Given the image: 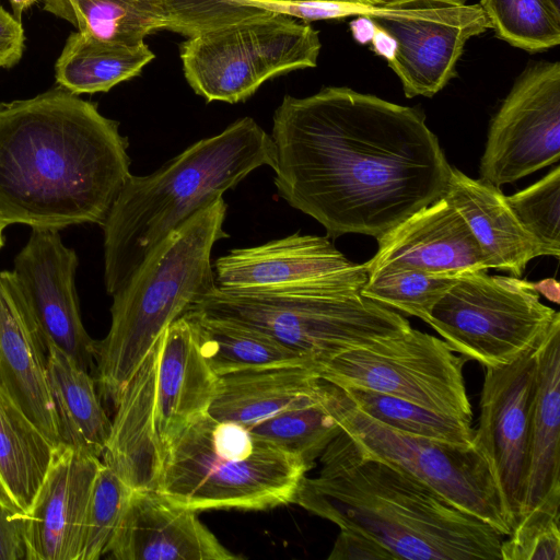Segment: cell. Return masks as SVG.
<instances>
[{"label": "cell", "mask_w": 560, "mask_h": 560, "mask_svg": "<svg viewBox=\"0 0 560 560\" xmlns=\"http://www.w3.org/2000/svg\"><path fill=\"white\" fill-rule=\"evenodd\" d=\"M560 158V62L527 67L491 120L480 179L510 184Z\"/></svg>", "instance_id": "cell-13"}, {"label": "cell", "mask_w": 560, "mask_h": 560, "mask_svg": "<svg viewBox=\"0 0 560 560\" xmlns=\"http://www.w3.org/2000/svg\"><path fill=\"white\" fill-rule=\"evenodd\" d=\"M224 290L332 288L360 292L365 264H355L324 236L299 233L265 244L235 248L213 264Z\"/></svg>", "instance_id": "cell-15"}, {"label": "cell", "mask_w": 560, "mask_h": 560, "mask_svg": "<svg viewBox=\"0 0 560 560\" xmlns=\"http://www.w3.org/2000/svg\"><path fill=\"white\" fill-rule=\"evenodd\" d=\"M5 229V225L0 221V249L2 248L4 244V237H3V231Z\"/></svg>", "instance_id": "cell-45"}, {"label": "cell", "mask_w": 560, "mask_h": 560, "mask_svg": "<svg viewBox=\"0 0 560 560\" xmlns=\"http://www.w3.org/2000/svg\"><path fill=\"white\" fill-rule=\"evenodd\" d=\"M466 361L443 339L410 327L345 351L315 369L322 380L341 388L378 392L471 423L463 374Z\"/></svg>", "instance_id": "cell-12"}, {"label": "cell", "mask_w": 560, "mask_h": 560, "mask_svg": "<svg viewBox=\"0 0 560 560\" xmlns=\"http://www.w3.org/2000/svg\"><path fill=\"white\" fill-rule=\"evenodd\" d=\"M556 7L560 8V0H550Z\"/></svg>", "instance_id": "cell-46"}, {"label": "cell", "mask_w": 560, "mask_h": 560, "mask_svg": "<svg viewBox=\"0 0 560 560\" xmlns=\"http://www.w3.org/2000/svg\"><path fill=\"white\" fill-rule=\"evenodd\" d=\"M22 514L0 499V560L25 559Z\"/></svg>", "instance_id": "cell-39"}, {"label": "cell", "mask_w": 560, "mask_h": 560, "mask_svg": "<svg viewBox=\"0 0 560 560\" xmlns=\"http://www.w3.org/2000/svg\"><path fill=\"white\" fill-rule=\"evenodd\" d=\"M117 560H234L196 511L155 490H133L108 552Z\"/></svg>", "instance_id": "cell-20"}, {"label": "cell", "mask_w": 560, "mask_h": 560, "mask_svg": "<svg viewBox=\"0 0 560 560\" xmlns=\"http://www.w3.org/2000/svg\"><path fill=\"white\" fill-rule=\"evenodd\" d=\"M154 58L145 43L112 44L78 31L66 40L55 65V78L58 86L77 95L107 92L138 75Z\"/></svg>", "instance_id": "cell-28"}, {"label": "cell", "mask_w": 560, "mask_h": 560, "mask_svg": "<svg viewBox=\"0 0 560 560\" xmlns=\"http://www.w3.org/2000/svg\"><path fill=\"white\" fill-rule=\"evenodd\" d=\"M287 0H164L170 31L192 37L200 33L271 13L259 2Z\"/></svg>", "instance_id": "cell-37"}, {"label": "cell", "mask_w": 560, "mask_h": 560, "mask_svg": "<svg viewBox=\"0 0 560 560\" xmlns=\"http://www.w3.org/2000/svg\"><path fill=\"white\" fill-rule=\"evenodd\" d=\"M560 314L542 337L522 515L560 508Z\"/></svg>", "instance_id": "cell-23"}, {"label": "cell", "mask_w": 560, "mask_h": 560, "mask_svg": "<svg viewBox=\"0 0 560 560\" xmlns=\"http://www.w3.org/2000/svg\"><path fill=\"white\" fill-rule=\"evenodd\" d=\"M328 559L387 560L390 557L385 550L368 538L340 529Z\"/></svg>", "instance_id": "cell-40"}, {"label": "cell", "mask_w": 560, "mask_h": 560, "mask_svg": "<svg viewBox=\"0 0 560 560\" xmlns=\"http://www.w3.org/2000/svg\"><path fill=\"white\" fill-rule=\"evenodd\" d=\"M77 267L78 256L63 244L59 230L32 229L12 271L46 345L60 349L90 372L97 341L82 323L74 284Z\"/></svg>", "instance_id": "cell-16"}, {"label": "cell", "mask_w": 560, "mask_h": 560, "mask_svg": "<svg viewBox=\"0 0 560 560\" xmlns=\"http://www.w3.org/2000/svg\"><path fill=\"white\" fill-rule=\"evenodd\" d=\"M159 340L129 381L117 402L102 455L132 490H156L165 455L155 428Z\"/></svg>", "instance_id": "cell-22"}, {"label": "cell", "mask_w": 560, "mask_h": 560, "mask_svg": "<svg viewBox=\"0 0 560 560\" xmlns=\"http://www.w3.org/2000/svg\"><path fill=\"white\" fill-rule=\"evenodd\" d=\"M532 290L544 295L547 300L558 304L560 302V284L553 278L544 279L537 282L528 281Z\"/></svg>", "instance_id": "cell-42"}, {"label": "cell", "mask_w": 560, "mask_h": 560, "mask_svg": "<svg viewBox=\"0 0 560 560\" xmlns=\"http://www.w3.org/2000/svg\"><path fill=\"white\" fill-rule=\"evenodd\" d=\"M37 1L38 0H10L13 10V16L21 21L22 13Z\"/></svg>", "instance_id": "cell-44"}, {"label": "cell", "mask_w": 560, "mask_h": 560, "mask_svg": "<svg viewBox=\"0 0 560 560\" xmlns=\"http://www.w3.org/2000/svg\"><path fill=\"white\" fill-rule=\"evenodd\" d=\"M219 197L184 222L113 295L108 334L97 341L100 394L114 406L164 330L215 288L211 252L228 234Z\"/></svg>", "instance_id": "cell-5"}, {"label": "cell", "mask_w": 560, "mask_h": 560, "mask_svg": "<svg viewBox=\"0 0 560 560\" xmlns=\"http://www.w3.org/2000/svg\"><path fill=\"white\" fill-rule=\"evenodd\" d=\"M319 51L310 24L271 12L188 37L180 59L196 94L234 104L276 75L316 67Z\"/></svg>", "instance_id": "cell-9"}, {"label": "cell", "mask_w": 560, "mask_h": 560, "mask_svg": "<svg viewBox=\"0 0 560 560\" xmlns=\"http://www.w3.org/2000/svg\"><path fill=\"white\" fill-rule=\"evenodd\" d=\"M264 165H273L271 137L244 117L195 142L152 174H131L102 224L107 294L118 292L191 215Z\"/></svg>", "instance_id": "cell-4"}, {"label": "cell", "mask_w": 560, "mask_h": 560, "mask_svg": "<svg viewBox=\"0 0 560 560\" xmlns=\"http://www.w3.org/2000/svg\"><path fill=\"white\" fill-rule=\"evenodd\" d=\"M342 15H357L370 26L373 49L387 60L409 98L431 97L440 92L456 75L467 40L490 28L480 4H468L466 0L342 5Z\"/></svg>", "instance_id": "cell-10"}, {"label": "cell", "mask_w": 560, "mask_h": 560, "mask_svg": "<svg viewBox=\"0 0 560 560\" xmlns=\"http://www.w3.org/2000/svg\"><path fill=\"white\" fill-rule=\"evenodd\" d=\"M219 376L200 347L194 319L184 314L159 339L155 428L164 455L175 438L209 411Z\"/></svg>", "instance_id": "cell-21"}, {"label": "cell", "mask_w": 560, "mask_h": 560, "mask_svg": "<svg viewBox=\"0 0 560 560\" xmlns=\"http://www.w3.org/2000/svg\"><path fill=\"white\" fill-rule=\"evenodd\" d=\"M189 311L258 329L314 366L411 327L393 308L360 292L332 288L224 290L217 287Z\"/></svg>", "instance_id": "cell-7"}, {"label": "cell", "mask_w": 560, "mask_h": 560, "mask_svg": "<svg viewBox=\"0 0 560 560\" xmlns=\"http://www.w3.org/2000/svg\"><path fill=\"white\" fill-rule=\"evenodd\" d=\"M100 457L60 444L45 479L22 515L26 560H78Z\"/></svg>", "instance_id": "cell-17"}, {"label": "cell", "mask_w": 560, "mask_h": 560, "mask_svg": "<svg viewBox=\"0 0 560 560\" xmlns=\"http://www.w3.org/2000/svg\"><path fill=\"white\" fill-rule=\"evenodd\" d=\"M313 1H322L329 2L336 4H342L347 7H381L386 5L392 2H396L398 0H313Z\"/></svg>", "instance_id": "cell-43"}, {"label": "cell", "mask_w": 560, "mask_h": 560, "mask_svg": "<svg viewBox=\"0 0 560 560\" xmlns=\"http://www.w3.org/2000/svg\"><path fill=\"white\" fill-rule=\"evenodd\" d=\"M541 339L515 361L486 368L475 430V442L491 466L512 529L524 503Z\"/></svg>", "instance_id": "cell-14"}, {"label": "cell", "mask_w": 560, "mask_h": 560, "mask_svg": "<svg viewBox=\"0 0 560 560\" xmlns=\"http://www.w3.org/2000/svg\"><path fill=\"white\" fill-rule=\"evenodd\" d=\"M319 376L314 365L294 364L219 376L209 415L250 428L317 397Z\"/></svg>", "instance_id": "cell-25"}, {"label": "cell", "mask_w": 560, "mask_h": 560, "mask_svg": "<svg viewBox=\"0 0 560 560\" xmlns=\"http://www.w3.org/2000/svg\"><path fill=\"white\" fill-rule=\"evenodd\" d=\"M187 314L195 322L203 355L218 376L272 366L313 365L258 329L196 311Z\"/></svg>", "instance_id": "cell-30"}, {"label": "cell", "mask_w": 560, "mask_h": 560, "mask_svg": "<svg viewBox=\"0 0 560 560\" xmlns=\"http://www.w3.org/2000/svg\"><path fill=\"white\" fill-rule=\"evenodd\" d=\"M118 126L60 86L0 103V221L102 225L131 176Z\"/></svg>", "instance_id": "cell-2"}, {"label": "cell", "mask_w": 560, "mask_h": 560, "mask_svg": "<svg viewBox=\"0 0 560 560\" xmlns=\"http://www.w3.org/2000/svg\"><path fill=\"white\" fill-rule=\"evenodd\" d=\"M342 389L361 412L392 430L456 445L475 444L471 423L378 392L358 387Z\"/></svg>", "instance_id": "cell-31"}, {"label": "cell", "mask_w": 560, "mask_h": 560, "mask_svg": "<svg viewBox=\"0 0 560 560\" xmlns=\"http://www.w3.org/2000/svg\"><path fill=\"white\" fill-rule=\"evenodd\" d=\"M457 278L408 269L382 270L369 275L360 293L427 323L435 303Z\"/></svg>", "instance_id": "cell-34"}, {"label": "cell", "mask_w": 560, "mask_h": 560, "mask_svg": "<svg viewBox=\"0 0 560 560\" xmlns=\"http://www.w3.org/2000/svg\"><path fill=\"white\" fill-rule=\"evenodd\" d=\"M443 197L469 226L489 269L518 277L532 259L544 256L541 247L518 222L500 187L474 179L451 166Z\"/></svg>", "instance_id": "cell-24"}, {"label": "cell", "mask_w": 560, "mask_h": 560, "mask_svg": "<svg viewBox=\"0 0 560 560\" xmlns=\"http://www.w3.org/2000/svg\"><path fill=\"white\" fill-rule=\"evenodd\" d=\"M270 137L279 196L330 237L378 238L446 189L451 165L424 115L350 88L285 95Z\"/></svg>", "instance_id": "cell-1"}, {"label": "cell", "mask_w": 560, "mask_h": 560, "mask_svg": "<svg viewBox=\"0 0 560 560\" xmlns=\"http://www.w3.org/2000/svg\"><path fill=\"white\" fill-rule=\"evenodd\" d=\"M248 429L298 455L310 468L314 467L327 445L342 431L318 396L308 404L281 412Z\"/></svg>", "instance_id": "cell-33"}, {"label": "cell", "mask_w": 560, "mask_h": 560, "mask_svg": "<svg viewBox=\"0 0 560 560\" xmlns=\"http://www.w3.org/2000/svg\"><path fill=\"white\" fill-rule=\"evenodd\" d=\"M501 544V560H560L559 511L523 515Z\"/></svg>", "instance_id": "cell-38"}, {"label": "cell", "mask_w": 560, "mask_h": 560, "mask_svg": "<svg viewBox=\"0 0 560 560\" xmlns=\"http://www.w3.org/2000/svg\"><path fill=\"white\" fill-rule=\"evenodd\" d=\"M43 9L97 39L138 46L154 31L170 30L164 0H44Z\"/></svg>", "instance_id": "cell-29"}, {"label": "cell", "mask_w": 560, "mask_h": 560, "mask_svg": "<svg viewBox=\"0 0 560 560\" xmlns=\"http://www.w3.org/2000/svg\"><path fill=\"white\" fill-rule=\"evenodd\" d=\"M24 48L25 34L21 21L0 5V69L15 66Z\"/></svg>", "instance_id": "cell-41"}, {"label": "cell", "mask_w": 560, "mask_h": 560, "mask_svg": "<svg viewBox=\"0 0 560 560\" xmlns=\"http://www.w3.org/2000/svg\"><path fill=\"white\" fill-rule=\"evenodd\" d=\"M376 240L378 249L365 262L368 276L390 269L451 277L489 270L469 226L445 197L415 212Z\"/></svg>", "instance_id": "cell-18"}, {"label": "cell", "mask_w": 560, "mask_h": 560, "mask_svg": "<svg viewBox=\"0 0 560 560\" xmlns=\"http://www.w3.org/2000/svg\"><path fill=\"white\" fill-rule=\"evenodd\" d=\"M495 35L528 51L560 44V8L550 0H480Z\"/></svg>", "instance_id": "cell-32"}, {"label": "cell", "mask_w": 560, "mask_h": 560, "mask_svg": "<svg viewBox=\"0 0 560 560\" xmlns=\"http://www.w3.org/2000/svg\"><path fill=\"white\" fill-rule=\"evenodd\" d=\"M0 385L60 445L47 378V345L12 270L0 271Z\"/></svg>", "instance_id": "cell-19"}, {"label": "cell", "mask_w": 560, "mask_h": 560, "mask_svg": "<svg viewBox=\"0 0 560 560\" xmlns=\"http://www.w3.org/2000/svg\"><path fill=\"white\" fill-rule=\"evenodd\" d=\"M132 491L117 472L102 464L92 488L78 560H97L108 552Z\"/></svg>", "instance_id": "cell-35"}, {"label": "cell", "mask_w": 560, "mask_h": 560, "mask_svg": "<svg viewBox=\"0 0 560 560\" xmlns=\"http://www.w3.org/2000/svg\"><path fill=\"white\" fill-rule=\"evenodd\" d=\"M505 199L518 222L541 247L544 256L559 258L560 166Z\"/></svg>", "instance_id": "cell-36"}, {"label": "cell", "mask_w": 560, "mask_h": 560, "mask_svg": "<svg viewBox=\"0 0 560 560\" xmlns=\"http://www.w3.org/2000/svg\"><path fill=\"white\" fill-rule=\"evenodd\" d=\"M317 396L362 453L406 471L501 535L512 533L491 466L476 442L464 446L392 430L361 412L341 387L322 378Z\"/></svg>", "instance_id": "cell-8"}, {"label": "cell", "mask_w": 560, "mask_h": 560, "mask_svg": "<svg viewBox=\"0 0 560 560\" xmlns=\"http://www.w3.org/2000/svg\"><path fill=\"white\" fill-rule=\"evenodd\" d=\"M311 468L247 427L209 412L168 446L156 492L192 511H265L294 503Z\"/></svg>", "instance_id": "cell-6"}, {"label": "cell", "mask_w": 560, "mask_h": 560, "mask_svg": "<svg viewBox=\"0 0 560 560\" xmlns=\"http://www.w3.org/2000/svg\"><path fill=\"white\" fill-rule=\"evenodd\" d=\"M58 446L0 385V499L7 505L28 512Z\"/></svg>", "instance_id": "cell-27"}, {"label": "cell", "mask_w": 560, "mask_h": 560, "mask_svg": "<svg viewBox=\"0 0 560 560\" xmlns=\"http://www.w3.org/2000/svg\"><path fill=\"white\" fill-rule=\"evenodd\" d=\"M294 503L360 535L392 560H501L503 535L406 471L362 453L341 431Z\"/></svg>", "instance_id": "cell-3"}, {"label": "cell", "mask_w": 560, "mask_h": 560, "mask_svg": "<svg viewBox=\"0 0 560 560\" xmlns=\"http://www.w3.org/2000/svg\"><path fill=\"white\" fill-rule=\"evenodd\" d=\"M558 315L539 301L528 281L480 270L459 276L427 323L454 352L494 368L537 343Z\"/></svg>", "instance_id": "cell-11"}, {"label": "cell", "mask_w": 560, "mask_h": 560, "mask_svg": "<svg viewBox=\"0 0 560 560\" xmlns=\"http://www.w3.org/2000/svg\"><path fill=\"white\" fill-rule=\"evenodd\" d=\"M47 378L60 444L102 457L112 431L96 392L95 378L68 354L47 345Z\"/></svg>", "instance_id": "cell-26"}]
</instances>
